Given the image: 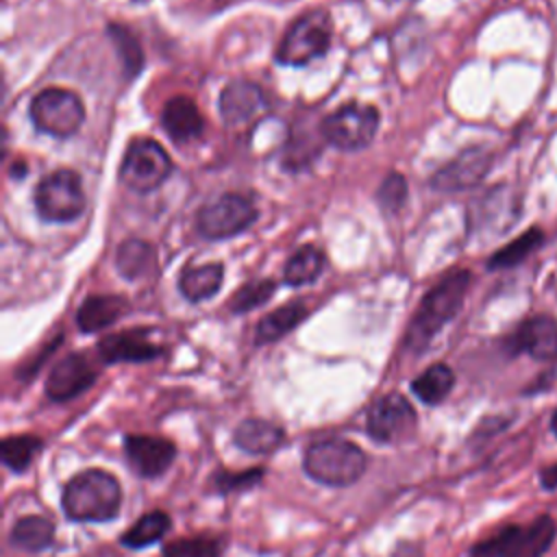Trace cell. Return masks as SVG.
Returning <instances> with one entry per match:
<instances>
[{"label":"cell","mask_w":557,"mask_h":557,"mask_svg":"<svg viewBox=\"0 0 557 557\" xmlns=\"http://www.w3.org/2000/svg\"><path fill=\"white\" fill-rule=\"evenodd\" d=\"M172 527V520L165 511L161 509H152L144 516H139L122 535H120V544L126 548H148L157 542H161L168 531Z\"/></svg>","instance_id":"obj_26"},{"label":"cell","mask_w":557,"mask_h":557,"mask_svg":"<svg viewBox=\"0 0 557 557\" xmlns=\"http://www.w3.org/2000/svg\"><path fill=\"white\" fill-rule=\"evenodd\" d=\"M124 457L131 470L141 479H157L168 472L176 459V444L161 435L126 433Z\"/></svg>","instance_id":"obj_13"},{"label":"cell","mask_w":557,"mask_h":557,"mask_svg":"<svg viewBox=\"0 0 557 557\" xmlns=\"http://www.w3.org/2000/svg\"><path fill=\"white\" fill-rule=\"evenodd\" d=\"M455 385V372L446 363H433L411 381L416 398L429 407L440 405Z\"/></svg>","instance_id":"obj_27"},{"label":"cell","mask_w":557,"mask_h":557,"mask_svg":"<svg viewBox=\"0 0 557 557\" xmlns=\"http://www.w3.org/2000/svg\"><path fill=\"white\" fill-rule=\"evenodd\" d=\"M128 311V300L117 294H94L76 311V324L83 333H98L117 322Z\"/></svg>","instance_id":"obj_21"},{"label":"cell","mask_w":557,"mask_h":557,"mask_svg":"<svg viewBox=\"0 0 557 557\" xmlns=\"http://www.w3.org/2000/svg\"><path fill=\"white\" fill-rule=\"evenodd\" d=\"M265 479V468L263 466H252L244 470H228V468H218L209 481L211 492L215 494H239L257 487Z\"/></svg>","instance_id":"obj_32"},{"label":"cell","mask_w":557,"mask_h":557,"mask_svg":"<svg viewBox=\"0 0 557 557\" xmlns=\"http://www.w3.org/2000/svg\"><path fill=\"white\" fill-rule=\"evenodd\" d=\"M322 137L337 150H361L379 131V111L372 104L350 102L322 120Z\"/></svg>","instance_id":"obj_8"},{"label":"cell","mask_w":557,"mask_h":557,"mask_svg":"<svg viewBox=\"0 0 557 557\" xmlns=\"http://www.w3.org/2000/svg\"><path fill=\"white\" fill-rule=\"evenodd\" d=\"M509 357L529 355L535 361L557 359V320L546 313L522 320L503 342Z\"/></svg>","instance_id":"obj_12"},{"label":"cell","mask_w":557,"mask_h":557,"mask_svg":"<svg viewBox=\"0 0 557 557\" xmlns=\"http://www.w3.org/2000/svg\"><path fill=\"white\" fill-rule=\"evenodd\" d=\"M470 278L468 270L455 268L424 294L403 339V348L407 352H424L433 337L459 313Z\"/></svg>","instance_id":"obj_1"},{"label":"cell","mask_w":557,"mask_h":557,"mask_svg":"<svg viewBox=\"0 0 557 557\" xmlns=\"http://www.w3.org/2000/svg\"><path fill=\"white\" fill-rule=\"evenodd\" d=\"M550 431L557 435V411L553 413V420H550Z\"/></svg>","instance_id":"obj_38"},{"label":"cell","mask_w":557,"mask_h":557,"mask_svg":"<svg viewBox=\"0 0 557 557\" xmlns=\"http://www.w3.org/2000/svg\"><path fill=\"white\" fill-rule=\"evenodd\" d=\"M309 315V309L302 300H292L268 315H263L255 329V344H272L281 337H285L289 331H294L305 318Z\"/></svg>","instance_id":"obj_24"},{"label":"cell","mask_w":557,"mask_h":557,"mask_svg":"<svg viewBox=\"0 0 557 557\" xmlns=\"http://www.w3.org/2000/svg\"><path fill=\"white\" fill-rule=\"evenodd\" d=\"M257 220V207L242 194H222L196 215V228L207 239H226L246 231Z\"/></svg>","instance_id":"obj_10"},{"label":"cell","mask_w":557,"mask_h":557,"mask_svg":"<svg viewBox=\"0 0 557 557\" xmlns=\"http://www.w3.org/2000/svg\"><path fill=\"white\" fill-rule=\"evenodd\" d=\"M161 126L172 141H189L202 133V113L198 104L187 96H174L161 111Z\"/></svg>","instance_id":"obj_20"},{"label":"cell","mask_w":557,"mask_h":557,"mask_svg":"<svg viewBox=\"0 0 557 557\" xmlns=\"http://www.w3.org/2000/svg\"><path fill=\"white\" fill-rule=\"evenodd\" d=\"M544 244V231L540 226H531L527 228L522 235H518L516 239H511L509 244H505L503 248H498L490 261L487 268L490 270H507L513 268L518 263H522L529 255H533L540 246Z\"/></svg>","instance_id":"obj_29"},{"label":"cell","mask_w":557,"mask_h":557,"mask_svg":"<svg viewBox=\"0 0 557 557\" xmlns=\"http://www.w3.org/2000/svg\"><path fill=\"white\" fill-rule=\"evenodd\" d=\"M324 268V255L315 246H300L285 263L283 281L287 285L300 287L313 283Z\"/></svg>","instance_id":"obj_31"},{"label":"cell","mask_w":557,"mask_h":557,"mask_svg":"<svg viewBox=\"0 0 557 557\" xmlns=\"http://www.w3.org/2000/svg\"><path fill=\"white\" fill-rule=\"evenodd\" d=\"M172 172L170 154L150 137H139L128 144L120 165V181L135 191L157 189Z\"/></svg>","instance_id":"obj_9"},{"label":"cell","mask_w":557,"mask_h":557,"mask_svg":"<svg viewBox=\"0 0 557 557\" xmlns=\"http://www.w3.org/2000/svg\"><path fill=\"white\" fill-rule=\"evenodd\" d=\"M224 281L222 263L187 265L178 276V289L189 302H202L215 296Z\"/></svg>","instance_id":"obj_23"},{"label":"cell","mask_w":557,"mask_h":557,"mask_svg":"<svg viewBox=\"0 0 557 557\" xmlns=\"http://www.w3.org/2000/svg\"><path fill=\"white\" fill-rule=\"evenodd\" d=\"M376 200L381 205V209L385 213H396L403 209L405 200H407V181L403 174L398 172H392L387 174L381 185H379V191H376Z\"/></svg>","instance_id":"obj_35"},{"label":"cell","mask_w":557,"mask_h":557,"mask_svg":"<svg viewBox=\"0 0 557 557\" xmlns=\"http://www.w3.org/2000/svg\"><path fill=\"white\" fill-rule=\"evenodd\" d=\"M368 468L361 446L344 437L315 440L305 448L302 470L315 483L329 487H348L357 483Z\"/></svg>","instance_id":"obj_3"},{"label":"cell","mask_w":557,"mask_h":557,"mask_svg":"<svg viewBox=\"0 0 557 557\" xmlns=\"http://www.w3.org/2000/svg\"><path fill=\"white\" fill-rule=\"evenodd\" d=\"M30 120L37 131L65 139L83 126L85 107L74 91L63 87H50L33 98Z\"/></svg>","instance_id":"obj_7"},{"label":"cell","mask_w":557,"mask_h":557,"mask_svg":"<svg viewBox=\"0 0 557 557\" xmlns=\"http://www.w3.org/2000/svg\"><path fill=\"white\" fill-rule=\"evenodd\" d=\"M98 379V370L83 352L59 359L44 383V394L52 403H67L87 392Z\"/></svg>","instance_id":"obj_14"},{"label":"cell","mask_w":557,"mask_h":557,"mask_svg":"<svg viewBox=\"0 0 557 557\" xmlns=\"http://www.w3.org/2000/svg\"><path fill=\"white\" fill-rule=\"evenodd\" d=\"M274 289H276V283H274L272 278H257V281H250V283L242 285V287L233 294L228 307H231L233 313H246V311H250V309L263 305L265 300H270L272 294H274Z\"/></svg>","instance_id":"obj_34"},{"label":"cell","mask_w":557,"mask_h":557,"mask_svg":"<svg viewBox=\"0 0 557 557\" xmlns=\"http://www.w3.org/2000/svg\"><path fill=\"white\" fill-rule=\"evenodd\" d=\"M418 424V416L411 403L398 394L389 392L376 398L366 413V433L379 444H398L407 440Z\"/></svg>","instance_id":"obj_11"},{"label":"cell","mask_w":557,"mask_h":557,"mask_svg":"<svg viewBox=\"0 0 557 557\" xmlns=\"http://www.w3.org/2000/svg\"><path fill=\"white\" fill-rule=\"evenodd\" d=\"M285 442V429L265 418H246L233 431V444L246 455L265 457Z\"/></svg>","instance_id":"obj_19"},{"label":"cell","mask_w":557,"mask_h":557,"mask_svg":"<svg viewBox=\"0 0 557 557\" xmlns=\"http://www.w3.org/2000/svg\"><path fill=\"white\" fill-rule=\"evenodd\" d=\"M555 533V520L537 516L529 524H509L476 542L470 548V557H542L550 548Z\"/></svg>","instance_id":"obj_4"},{"label":"cell","mask_w":557,"mask_h":557,"mask_svg":"<svg viewBox=\"0 0 557 557\" xmlns=\"http://www.w3.org/2000/svg\"><path fill=\"white\" fill-rule=\"evenodd\" d=\"M115 265L124 278L137 281L157 270V252L148 242L131 237L120 244L115 252Z\"/></svg>","instance_id":"obj_25"},{"label":"cell","mask_w":557,"mask_h":557,"mask_svg":"<svg viewBox=\"0 0 557 557\" xmlns=\"http://www.w3.org/2000/svg\"><path fill=\"white\" fill-rule=\"evenodd\" d=\"M540 483H542L544 490H557V463L542 468Z\"/></svg>","instance_id":"obj_37"},{"label":"cell","mask_w":557,"mask_h":557,"mask_svg":"<svg viewBox=\"0 0 557 557\" xmlns=\"http://www.w3.org/2000/svg\"><path fill=\"white\" fill-rule=\"evenodd\" d=\"M109 37L124 63V70H126V76H135L141 72L144 67V52H141V46L137 41V37L126 28V26H120V24H111L109 26Z\"/></svg>","instance_id":"obj_33"},{"label":"cell","mask_w":557,"mask_h":557,"mask_svg":"<svg viewBox=\"0 0 557 557\" xmlns=\"http://www.w3.org/2000/svg\"><path fill=\"white\" fill-rule=\"evenodd\" d=\"M520 213V200L516 191L507 185L490 189L470 213V224L476 233L498 235L516 224Z\"/></svg>","instance_id":"obj_16"},{"label":"cell","mask_w":557,"mask_h":557,"mask_svg":"<svg viewBox=\"0 0 557 557\" xmlns=\"http://www.w3.org/2000/svg\"><path fill=\"white\" fill-rule=\"evenodd\" d=\"M41 448H44V440L35 433L7 435L0 442V459L11 472L22 474L26 472V468L33 463V459Z\"/></svg>","instance_id":"obj_28"},{"label":"cell","mask_w":557,"mask_h":557,"mask_svg":"<svg viewBox=\"0 0 557 557\" xmlns=\"http://www.w3.org/2000/svg\"><path fill=\"white\" fill-rule=\"evenodd\" d=\"M490 165H492L490 150L481 146L466 148L431 176V187L437 191L470 189L485 178V174L490 172Z\"/></svg>","instance_id":"obj_15"},{"label":"cell","mask_w":557,"mask_h":557,"mask_svg":"<svg viewBox=\"0 0 557 557\" xmlns=\"http://www.w3.org/2000/svg\"><path fill=\"white\" fill-rule=\"evenodd\" d=\"M61 344V337H57L50 346H46V350L37 357V359H33L30 363H26L24 368H20V379H24V381H28L33 374H37L39 372V368H41V363H44V359L50 355V352H54L57 350V346Z\"/></svg>","instance_id":"obj_36"},{"label":"cell","mask_w":557,"mask_h":557,"mask_svg":"<svg viewBox=\"0 0 557 557\" xmlns=\"http://www.w3.org/2000/svg\"><path fill=\"white\" fill-rule=\"evenodd\" d=\"M331 15L322 9L302 13L285 30L278 48L276 61L283 65H305L322 57L331 46Z\"/></svg>","instance_id":"obj_5"},{"label":"cell","mask_w":557,"mask_h":557,"mask_svg":"<svg viewBox=\"0 0 557 557\" xmlns=\"http://www.w3.org/2000/svg\"><path fill=\"white\" fill-rule=\"evenodd\" d=\"M120 481L100 468L81 470L61 490V509L72 522H109L120 513Z\"/></svg>","instance_id":"obj_2"},{"label":"cell","mask_w":557,"mask_h":557,"mask_svg":"<svg viewBox=\"0 0 557 557\" xmlns=\"http://www.w3.org/2000/svg\"><path fill=\"white\" fill-rule=\"evenodd\" d=\"M54 533L57 527L50 518L46 516H22L13 522L9 531V542L11 546L26 550V553H39L46 550L54 544Z\"/></svg>","instance_id":"obj_22"},{"label":"cell","mask_w":557,"mask_h":557,"mask_svg":"<svg viewBox=\"0 0 557 557\" xmlns=\"http://www.w3.org/2000/svg\"><path fill=\"white\" fill-rule=\"evenodd\" d=\"M226 542L220 535L196 533L165 542L161 557H224Z\"/></svg>","instance_id":"obj_30"},{"label":"cell","mask_w":557,"mask_h":557,"mask_svg":"<svg viewBox=\"0 0 557 557\" xmlns=\"http://www.w3.org/2000/svg\"><path fill=\"white\" fill-rule=\"evenodd\" d=\"M268 109V98L263 89L250 81H233L220 94V113L222 120L237 128L248 126L261 117Z\"/></svg>","instance_id":"obj_18"},{"label":"cell","mask_w":557,"mask_h":557,"mask_svg":"<svg viewBox=\"0 0 557 557\" xmlns=\"http://www.w3.org/2000/svg\"><path fill=\"white\" fill-rule=\"evenodd\" d=\"M35 209L46 222L76 220L85 211L81 176L67 168L44 176L35 189Z\"/></svg>","instance_id":"obj_6"},{"label":"cell","mask_w":557,"mask_h":557,"mask_svg":"<svg viewBox=\"0 0 557 557\" xmlns=\"http://www.w3.org/2000/svg\"><path fill=\"white\" fill-rule=\"evenodd\" d=\"M96 350L107 366L146 363L157 359L163 352V348L148 337L146 329H126L120 333H111L98 342Z\"/></svg>","instance_id":"obj_17"}]
</instances>
